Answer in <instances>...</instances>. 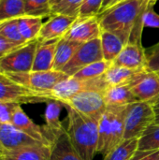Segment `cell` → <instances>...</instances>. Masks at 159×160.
<instances>
[{
	"instance_id": "6da1fadb",
	"label": "cell",
	"mask_w": 159,
	"mask_h": 160,
	"mask_svg": "<svg viewBox=\"0 0 159 160\" xmlns=\"http://www.w3.org/2000/svg\"><path fill=\"white\" fill-rule=\"evenodd\" d=\"M65 108L67 111L66 131L73 147L84 160H93L97 154L98 122L71 108Z\"/></svg>"
},
{
	"instance_id": "7a4b0ae2",
	"label": "cell",
	"mask_w": 159,
	"mask_h": 160,
	"mask_svg": "<svg viewBox=\"0 0 159 160\" xmlns=\"http://www.w3.org/2000/svg\"><path fill=\"white\" fill-rule=\"evenodd\" d=\"M147 2L145 0H124L97 16L102 30L118 36L127 45L137 18Z\"/></svg>"
},
{
	"instance_id": "3957f363",
	"label": "cell",
	"mask_w": 159,
	"mask_h": 160,
	"mask_svg": "<svg viewBox=\"0 0 159 160\" xmlns=\"http://www.w3.org/2000/svg\"><path fill=\"white\" fill-rule=\"evenodd\" d=\"M127 106H107L98 121L97 154L105 157L124 141Z\"/></svg>"
},
{
	"instance_id": "277c9868",
	"label": "cell",
	"mask_w": 159,
	"mask_h": 160,
	"mask_svg": "<svg viewBox=\"0 0 159 160\" xmlns=\"http://www.w3.org/2000/svg\"><path fill=\"white\" fill-rule=\"evenodd\" d=\"M108 87L109 85L107 84L104 76L90 80H79L74 77H68L58 82L49 92L41 94V98L44 102L57 100L64 103L80 92L88 90L104 92Z\"/></svg>"
},
{
	"instance_id": "5b68a950",
	"label": "cell",
	"mask_w": 159,
	"mask_h": 160,
	"mask_svg": "<svg viewBox=\"0 0 159 160\" xmlns=\"http://www.w3.org/2000/svg\"><path fill=\"white\" fill-rule=\"evenodd\" d=\"M156 115L150 101H137L127 105L125 118L124 140L139 139L143 131L155 123Z\"/></svg>"
},
{
	"instance_id": "8992f818",
	"label": "cell",
	"mask_w": 159,
	"mask_h": 160,
	"mask_svg": "<svg viewBox=\"0 0 159 160\" xmlns=\"http://www.w3.org/2000/svg\"><path fill=\"white\" fill-rule=\"evenodd\" d=\"M15 82L36 92L41 98V94L52 90L58 82L68 78L63 71H30L25 73H9L7 74ZM42 102L43 99L41 98Z\"/></svg>"
},
{
	"instance_id": "52a82bcc",
	"label": "cell",
	"mask_w": 159,
	"mask_h": 160,
	"mask_svg": "<svg viewBox=\"0 0 159 160\" xmlns=\"http://www.w3.org/2000/svg\"><path fill=\"white\" fill-rule=\"evenodd\" d=\"M38 39H34L0 58V72L25 73L32 71Z\"/></svg>"
},
{
	"instance_id": "ba28073f",
	"label": "cell",
	"mask_w": 159,
	"mask_h": 160,
	"mask_svg": "<svg viewBox=\"0 0 159 160\" xmlns=\"http://www.w3.org/2000/svg\"><path fill=\"white\" fill-rule=\"evenodd\" d=\"M62 104L97 122L100 120L107 109L103 92L100 91L88 90L80 92Z\"/></svg>"
},
{
	"instance_id": "9c48e42d",
	"label": "cell",
	"mask_w": 159,
	"mask_h": 160,
	"mask_svg": "<svg viewBox=\"0 0 159 160\" xmlns=\"http://www.w3.org/2000/svg\"><path fill=\"white\" fill-rule=\"evenodd\" d=\"M103 60L100 38L82 43L70 61L64 67L62 71L68 77H72L78 71L90 64Z\"/></svg>"
},
{
	"instance_id": "30bf717a",
	"label": "cell",
	"mask_w": 159,
	"mask_h": 160,
	"mask_svg": "<svg viewBox=\"0 0 159 160\" xmlns=\"http://www.w3.org/2000/svg\"><path fill=\"white\" fill-rule=\"evenodd\" d=\"M0 101L19 104L42 102L38 94L15 82L7 74L0 72Z\"/></svg>"
},
{
	"instance_id": "8fae6325",
	"label": "cell",
	"mask_w": 159,
	"mask_h": 160,
	"mask_svg": "<svg viewBox=\"0 0 159 160\" xmlns=\"http://www.w3.org/2000/svg\"><path fill=\"white\" fill-rule=\"evenodd\" d=\"M139 101H152L159 96V74L147 70L139 71L128 83Z\"/></svg>"
},
{
	"instance_id": "7c38bea8",
	"label": "cell",
	"mask_w": 159,
	"mask_h": 160,
	"mask_svg": "<svg viewBox=\"0 0 159 160\" xmlns=\"http://www.w3.org/2000/svg\"><path fill=\"white\" fill-rule=\"evenodd\" d=\"M101 30L102 29L99 24L97 16L86 19L77 18L64 38L81 43H85L99 38Z\"/></svg>"
},
{
	"instance_id": "4fadbf2b",
	"label": "cell",
	"mask_w": 159,
	"mask_h": 160,
	"mask_svg": "<svg viewBox=\"0 0 159 160\" xmlns=\"http://www.w3.org/2000/svg\"><path fill=\"white\" fill-rule=\"evenodd\" d=\"M10 123L18 130H20L21 132L29 136L30 138L34 139L35 141H37L40 143L52 145L51 142L49 141V139L47 137L44 127L35 124L31 120V118L25 113V112L22 109L21 105H19L16 108V110L14 111V112L11 116Z\"/></svg>"
},
{
	"instance_id": "5bb4252c",
	"label": "cell",
	"mask_w": 159,
	"mask_h": 160,
	"mask_svg": "<svg viewBox=\"0 0 159 160\" xmlns=\"http://www.w3.org/2000/svg\"><path fill=\"white\" fill-rule=\"evenodd\" d=\"M147 57L146 52L142 43L128 42L118 56L112 62V65L124 67L131 69L146 68Z\"/></svg>"
},
{
	"instance_id": "9a60e30c",
	"label": "cell",
	"mask_w": 159,
	"mask_h": 160,
	"mask_svg": "<svg viewBox=\"0 0 159 160\" xmlns=\"http://www.w3.org/2000/svg\"><path fill=\"white\" fill-rule=\"evenodd\" d=\"M76 19V17L53 14L48 22L43 23L37 38L38 41H48L64 38Z\"/></svg>"
},
{
	"instance_id": "2e32d148",
	"label": "cell",
	"mask_w": 159,
	"mask_h": 160,
	"mask_svg": "<svg viewBox=\"0 0 159 160\" xmlns=\"http://www.w3.org/2000/svg\"><path fill=\"white\" fill-rule=\"evenodd\" d=\"M36 143L40 142L18 130L11 123L0 122V153Z\"/></svg>"
},
{
	"instance_id": "e0dca14e",
	"label": "cell",
	"mask_w": 159,
	"mask_h": 160,
	"mask_svg": "<svg viewBox=\"0 0 159 160\" xmlns=\"http://www.w3.org/2000/svg\"><path fill=\"white\" fill-rule=\"evenodd\" d=\"M52 145L36 143L0 153V160H50Z\"/></svg>"
},
{
	"instance_id": "ac0fdd59",
	"label": "cell",
	"mask_w": 159,
	"mask_h": 160,
	"mask_svg": "<svg viewBox=\"0 0 159 160\" xmlns=\"http://www.w3.org/2000/svg\"><path fill=\"white\" fill-rule=\"evenodd\" d=\"M59 39L48 41H38L32 71H48L52 70L56 46Z\"/></svg>"
},
{
	"instance_id": "d6986e66",
	"label": "cell",
	"mask_w": 159,
	"mask_h": 160,
	"mask_svg": "<svg viewBox=\"0 0 159 160\" xmlns=\"http://www.w3.org/2000/svg\"><path fill=\"white\" fill-rule=\"evenodd\" d=\"M46 103L47 105L44 113L46 124L43 127L49 141L52 143L55 137L65 128L60 122V114L65 106L57 100H49Z\"/></svg>"
},
{
	"instance_id": "ffe728a7",
	"label": "cell",
	"mask_w": 159,
	"mask_h": 160,
	"mask_svg": "<svg viewBox=\"0 0 159 160\" xmlns=\"http://www.w3.org/2000/svg\"><path fill=\"white\" fill-rule=\"evenodd\" d=\"M50 160H84L73 147L66 128L53 140Z\"/></svg>"
},
{
	"instance_id": "44dd1931",
	"label": "cell",
	"mask_w": 159,
	"mask_h": 160,
	"mask_svg": "<svg viewBox=\"0 0 159 160\" xmlns=\"http://www.w3.org/2000/svg\"><path fill=\"white\" fill-rule=\"evenodd\" d=\"M103 96L107 106H127L139 101L128 84L109 86Z\"/></svg>"
},
{
	"instance_id": "7402d4cb",
	"label": "cell",
	"mask_w": 159,
	"mask_h": 160,
	"mask_svg": "<svg viewBox=\"0 0 159 160\" xmlns=\"http://www.w3.org/2000/svg\"><path fill=\"white\" fill-rule=\"evenodd\" d=\"M82 44V43L81 42L71 40L66 38H60L56 46L52 69L62 71L64 67L70 61V59L73 57V55L76 53Z\"/></svg>"
},
{
	"instance_id": "603a6c76",
	"label": "cell",
	"mask_w": 159,
	"mask_h": 160,
	"mask_svg": "<svg viewBox=\"0 0 159 160\" xmlns=\"http://www.w3.org/2000/svg\"><path fill=\"white\" fill-rule=\"evenodd\" d=\"M99 38L103 59L112 63L126 44L118 36L106 30H101Z\"/></svg>"
},
{
	"instance_id": "cb8c5ba5",
	"label": "cell",
	"mask_w": 159,
	"mask_h": 160,
	"mask_svg": "<svg viewBox=\"0 0 159 160\" xmlns=\"http://www.w3.org/2000/svg\"><path fill=\"white\" fill-rule=\"evenodd\" d=\"M141 70L142 69H131L124 67L112 65L103 76L109 86L126 85L128 84L132 81L134 76Z\"/></svg>"
},
{
	"instance_id": "d4e9b609",
	"label": "cell",
	"mask_w": 159,
	"mask_h": 160,
	"mask_svg": "<svg viewBox=\"0 0 159 160\" xmlns=\"http://www.w3.org/2000/svg\"><path fill=\"white\" fill-rule=\"evenodd\" d=\"M18 25L22 38L26 42H28L38 38L43 25L42 18L24 15L18 19Z\"/></svg>"
},
{
	"instance_id": "484cf974",
	"label": "cell",
	"mask_w": 159,
	"mask_h": 160,
	"mask_svg": "<svg viewBox=\"0 0 159 160\" xmlns=\"http://www.w3.org/2000/svg\"><path fill=\"white\" fill-rule=\"evenodd\" d=\"M159 150V124L150 125L138 139V151L151 152Z\"/></svg>"
},
{
	"instance_id": "4316f807",
	"label": "cell",
	"mask_w": 159,
	"mask_h": 160,
	"mask_svg": "<svg viewBox=\"0 0 159 160\" xmlns=\"http://www.w3.org/2000/svg\"><path fill=\"white\" fill-rule=\"evenodd\" d=\"M138 151V138L124 140L113 148L103 160H131Z\"/></svg>"
},
{
	"instance_id": "83f0119b",
	"label": "cell",
	"mask_w": 159,
	"mask_h": 160,
	"mask_svg": "<svg viewBox=\"0 0 159 160\" xmlns=\"http://www.w3.org/2000/svg\"><path fill=\"white\" fill-rule=\"evenodd\" d=\"M25 15L23 0H0V22Z\"/></svg>"
},
{
	"instance_id": "f1b7e54d",
	"label": "cell",
	"mask_w": 159,
	"mask_h": 160,
	"mask_svg": "<svg viewBox=\"0 0 159 160\" xmlns=\"http://www.w3.org/2000/svg\"><path fill=\"white\" fill-rule=\"evenodd\" d=\"M112 65V63L108 62L103 59V60H100V61H97V62L88 65L87 67H85L82 69H81L80 71H78L72 77L79 79V80L96 79V78L103 76Z\"/></svg>"
},
{
	"instance_id": "f546056e",
	"label": "cell",
	"mask_w": 159,
	"mask_h": 160,
	"mask_svg": "<svg viewBox=\"0 0 159 160\" xmlns=\"http://www.w3.org/2000/svg\"><path fill=\"white\" fill-rule=\"evenodd\" d=\"M0 35L8 41L18 46H22L26 43L25 39L22 38L20 32L18 19L8 20L0 22Z\"/></svg>"
},
{
	"instance_id": "4dcf8cb0",
	"label": "cell",
	"mask_w": 159,
	"mask_h": 160,
	"mask_svg": "<svg viewBox=\"0 0 159 160\" xmlns=\"http://www.w3.org/2000/svg\"><path fill=\"white\" fill-rule=\"evenodd\" d=\"M26 16L47 17L52 15L51 0H23Z\"/></svg>"
},
{
	"instance_id": "1f68e13d",
	"label": "cell",
	"mask_w": 159,
	"mask_h": 160,
	"mask_svg": "<svg viewBox=\"0 0 159 160\" xmlns=\"http://www.w3.org/2000/svg\"><path fill=\"white\" fill-rule=\"evenodd\" d=\"M83 1L84 0H58L52 6V15L62 14L77 18Z\"/></svg>"
},
{
	"instance_id": "d6a6232c",
	"label": "cell",
	"mask_w": 159,
	"mask_h": 160,
	"mask_svg": "<svg viewBox=\"0 0 159 160\" xmlns=\"http://www.w3.org/2000/svg\"><path fill=\"white\" fill-rule=\"evenodd\" d=\"M102 4L103 0H84L80 8L77 18L86 19L98 16L102 8Z\"/></svg>"
},
{
	"instance_id": "836d02e7",
	"label": "cell",
	"mask_w": 159,
	"mask_h": 160,
	"mask_svg": "<svg viewBox=\"0 0 159 160\" xmlns=\"http://www.w3.org/2000/svg\"><path fill=\"white\" fill-rule=\"evenodd\" d=\"M143 27L159 28V14L154 9V5L147 4L142 13Z\"/></svg>"
},
{
	"instance_id": "e575fe53",
	"label": "cell",
	"mask_w": 159,
	"mask_h": 160,
	"mask_svg": "<svg viewBox=\"0 0 159 160\" xmlns=\"http://www.w3.org/2000/svg\"><path fill=\"white\" fill-rule=\"evenodd\" d=\"M146 68L149 71L159 72V42L146 52Z\"/></svg>"
},
{
	"instance_id": "d590c367",
	"label": "cell",
	"mask_w": 159,
	"mask_h": 160,
	"mask_svg": "<svg viewBox=\"0 0 159 160\" xmlns=\"http://www.w3.org/2000/svg\"><path fill=\"white\" fill-rule=\"evenodd\" d=\"M19 105H21V104L16 103V102L0 101V122L1 123H10L11 116Z\"/></svg>"
},
{
	"instance_id": "8d00e7d4",
	"label": "cell",
	"mask_w": 159,
	"mask_h": 160,
	"mask_svg": "<svg viewBox=\"0 0 159 160\" xmlns=\"http://www.w3.org/2000/svg\"><path fill=\"white\" fill-rule=\"evenodd\" d=\"M19 47L20 46L8 41L7 39H6L4 37L0 35V58L4 57L5 55H7V53L11 52L12 51H14Z\"/></svg>"
},
{
	"instance_id": "74e56055",
	"label": "cell",
	"mask_w": 159,
	"mask_h": 160,
	"mask_svg": "<svg viewBox=\"0 0 159 160\" xmlns=\"http://www.w3.org/2000/svg\"><path fill=\"white\" fill-rule=\"evenodd\" d=\"M131 160H159V150L151 152L137 151Z\"/></svg>"
},
{
	"instance_id": "f35d334b",
	"label": "cell",
	"mask_w": 159,
	"mask_h": 160,
	"mask_svg": "<svg viewBox=\"0 0 159 160\" xmlns=\"http://www.w3.org/2000/svg\"><path fill=\"white\" fill-rule=\"evenodd\" d=\"M117 3H118V0H103L102 8H101L100 13H103V12H105L106 10L112 8L113 6H115ZM100 13H99V14H100Z\"/></svg>"
},
{
	"instance_id": "ab89813d",
	"label": "cell",
	"mask_w": 159,
	"mask_h": 160,
	"mask_svg": "<svg viewBox=\"0 0 159 160\" xmlns=\"http://www.w3.org/2000/svg\"><path fill=\"white\" fill-rule=\"evenodd\" d=\"M150 102H151V104H152V106L154 108V111H155L156 114L157 115L159 114V96L157 97L155 99H153L152 101H150Z\"/></svg>"
},
{
	"instance_id": "60d3db41",
	"label": "cell",
	"mask_w": 159,
	"mask_h": 160,
	"mask_svg": "<svg viewBox=\"0 0 159 160\" xmlns=\"http://www.w3.org/2000/svg\"><path fill=\"white\" fill-rule=\"evenodd\" d=\"M155 123H157V124H159V114H157V115H156Z\"/></svg>"
},
{
	"instance_id": "b9f144b4",
	"label": "cell",
	"mask_w": 159,
	"mask_h": 160,
	"mask_svg": "<svg viewBox=\"0 0 159 160\" xmlns=\"http://www.w3.org/2000/svg\"><path fill=\"white\" fill-rule=\"evenodd\" d=\"M157 1V0H150V1L148 2V4H152V5H155Z\"/></svg>"
},
{
	"instance_id": "7bdbcfd3",
	"label": "cell",
	"mask_w": 159,
	"mask_h": 160,
	"mask_svg": "<svg viewBox=\"0 0 159 160\" xmlns=\"http://www.w3.org/2000/svg\"><path fill=\"white\" fill-rule=\"evenodd\" d=\"M57 1H58V0H51V5L52 6V5H53V4H55Z\"/></svg>"
},
{
	"instance_id": "ee69618b",
	"label": "cell",
	"mask_w": 159,
	"mask_h": 160,
	"mask_svg": "<svg viewBox=\"0 0 159 160\" xmlns=\"http://www.w3.org/2000/svg\"><path fill=\"white\" fill-rule=\"evenodd\" d=\"M122 1H124V0H118V3H120V2H122ZM118 3H117V4H118ZM117 4H116V5H117Z\"/></svg>"
},
{
	"instance_id": "f6af8a7d",
	"label": "cell",
	"mask_w": 159,
	"mask_h": 160,
	"mask_svg": "<svg viewBox=\"0 0 159 160\" xmlns=\"http://www.w3.org/2000/svg\"><path fill=\"white\" fill-rule=\"evenodd\" d=\"M157 73H158V74H159V72H157Z\"/></svg>"
}]
</instances>
